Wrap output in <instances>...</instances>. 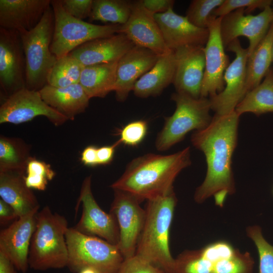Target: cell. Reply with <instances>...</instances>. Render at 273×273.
I'll return each instance as SVG.
<instances>
[{"label": "cell", "instance_id": "1", "mask_svg": "<svg viewBox=\"0 0 273 273\" xmlns=\"http://www.w3.org/2000/svg\"><path fill=\"white\" fill-rule=\"evenodd\" d=\"M239 117L235 110L226 115L215 114L208 126L192 134V145L203 152L207 165L205 178L194 194L197 203L219 192L235 193L232 162L238 142Z\"/></svg>", "mask_w": 273, "mask_h": 273}, {"label": "cell", "instance_id": "2", "mask_svg": "<svg viewBox=\"0 0 273 273\" xmlns=\"http://www.w3.org/2000/svg\"><path fill=\"white\" fill-rule=\"evenodd\" d=\"M190 147L169 155L147 153L132 160L110 187L133 195L142 202L167 194L180 171L191 164Z\"/></svg>", "mask_w": 273, "mask_h": 273}, {"label": "cell", "instance_id": "3", "mask_svg": "<svg viewBox=\"0 0 273 273\" xmlns=\"http://www.w3.org/2000/svg\"><path fill=\"white\" fill-rule=\"evenodd\" d=\"M176 203L173 190L147 200L145 222L135 254L165 273H172L175 264L170 251L169 232Z\"/></svg>", "mask_w": 273, "mask_h": 273}, {"label": "cell", "instance_id": "4", "mask_svg": "<svg viewBox=\"0 0 273 273\" xmlns=\"http://www.w3.org/2000/svg\"><path fill=\"white\" fill-rule=\"evenodd\" d=\"M68 228L66 218L53 212L48 206L38 211L29 249V267L43 271L67 266L66 233Z\"/></svg>", "mask_w": 273, "mask_h": 273}, {"label": "cell", "instance_id": "5", "mask_svg": "<svg viewBox=\"0 0 273 273\" xmlns=\"http://www.w3.org/2000/svg\"><path fill=\"white\" fill-rule=\"evenodd\" d=\"M54 15L51 6L40 22L30 30L19 32L26 63V87L39 91L47 84L49 74L57 61L51 51Z\"/></svg>", "mask_w": 273, "mask_h": 273}, {"label": "cell", "instance_id": "6", "mask_svg": "<svg viewBox=\"0 0 273 273\" xmlns=\"http://www.w3.org/2000/svg\"><path fill=\"white\" fill-rule=\"evenodd\" d=\"M171 99L176 105L173 114L165 118V122L158 134L155 147L159 151H166L181 141L193 130H199L210 123L211 103L205 97L193 98L186 94L175 92Z\"/></svg>", "mask_w": 273, "mask_h": 273}, {"label": "cell", "instance_id": "7", "mask_svg": "<svg viewBox=\"0 0 273 273\" xmlns=\"http://www.w3.org/2000/svg\"><path fill=\"white\" fill-rule=\"evenodd\" d=\"M66 240L67 267L74 273L85 267L93 268L100 273H117L124 259L117 245L82 234L74 228L67 229Z\"/></svg>", "mask_w": 273, "mask_h": 273}, {"label": "cell", "instance_id": "8", "mask_svg": "<svg viewBox=\"0 0 273 273\" xmlns=\"http://www.w3.org/2000/svg\"><path fill=\"white\" fill-rule=\"evenodd\" d=\"M51 5L54 15V28L50 49L57 59L89 41L118 33L120 25H100L78 19L65 12L60 0H52Z\"/></svg>", "mask_w": 273, "mask_h": 273}, {"label": "cell", "instance_id": "9", "mask_svg": "<svg viewBox=\"0 0 273 273\" xmlns=\"http://www.w3.org/2000/svg\"><path fill=\"white\" fill-rule=\"evenodd\" d=\"M114 199L110 212L115 216L119 229L118 247L124 259L135 254L146 217L141 201L129 193L113 190Z\"/></svg>", "mask_w": 273, "mask_h": 273}, {"label": "cell", "instance_id": "10", "mask_svg": "<svg viewBox=\"0 0 273 273\" xmlns=\"http://www.w3.org/2000/svg\"><path fill=\"white\" fill-rule=\"evenodd\" d=\"M225 49L234 53L235 58L224 72L223 90L209 98L211 109L219 115H226L235 111L247 94L248 49L243 48L237 38L232 41Z\"/></svg>", "mask_w": 273, "mask_h": 273}, {"label": "cell", "instance_id": "11", "mask_svg": "<svg viewBox=\"0 0 273 273\" xmlns=\"http://www.w3.org/2000/svg\"><path fill=\"white\" fill-rule=\"evenodd\" d=\"M46 117L56 126L68 120L42 99L39 91L24 87L6 98L0 107V123L19 124L32 120L37 116Z\"/></svg>", "mask_w": 273, "mask_h": 273}, {"label": "cell", "instance_id": "12", "mask_svg": "<svg viewBox=\"0 0 273 273\" xmlns=\"http://www.w3.org/2000/svg\"><path fill=\"white\" fill-rule=\"evenodd\" d=\"M80 204L81 215L73 228L82 234L97 237L117 245L119 229L116 219L113 214L102 210L95 199L92 191L91 175L86 177L82 182L76 211Z\"/></svg>", "mask_w": 273, "mask_h": 273}, {"label": "cell", "instance_id": "13", "mask_svg": "<svg viewBox=\"0 0 273 273\" xmlns=\"http://www.w3.org/2000/svg\"><path fill=\"white\" fill-rule=\"evenodd\" d=\"M245 10L239 9L221 17L220 30L225 49L239 36L246 37L249 57L267 33L273 21V12L271 6L256 15H245Z\"/></svg>", "mask_w": 273, "mask_h": 273}, {"label": "cell", "instance_id": "14", "mask_svg": "<svg viewBox=\"0 0 273 273\" xmlns=\"http://www.w3.org/2000/svg\"><path fill=\"white\" fill-rule=\"evenodd\" d=\"M0 85L6 98L26 87V63L19 32L1 27Z\"/></svg>", "mask_w": 273, "mask_h": 273}, {"label": "cell", "instance_id": "15", "mask_svg": "<svg viewBox=\"0 0 273 273\" xmlns=\"http://www.w3.org/2000/svg\"><path fill=\"white\" fill-rule=\"evenodd\" d=\"M221 17L212 15L209 21V36L204 46L205 65L200 97H212L224 88L223 75L230 63L221 37Z\"/></svg>", "mask_w": 273, "mask_h": 273}, {"label": "cell", "instance_id": "16", "mask_svg": "<svg viewBox=\"0 0 273 273\" xmlns=\"http://www.w3.org/2000/svg\"><path fill=\"white\" fill-rule=\"evenodd\" d=\"M118 33L126 35L135 46L159 56L171 51L165 44L154 15L144 7L142 1L131 2L130 15L125 24L120 25Z\"/></svg>", "mask_w": 273, "mask_h": 273}, {"label": "cell", "instance_id": "17", "mask_svg": "<svg viewBox=\"0 0 273 273\" xmlns=\"http://www.w3.org/2000/svg\"><path fill=\"white\" fill-rule=\"evenodd\" d=\"M39 210L19 217L0 233V251L6 255L15 268L23 273L29 267L30 243Z\"/></svg>", "mask_w": 273, "mask_h": 273}, {"label": "cell", "instance_id": "18", "mask_svg": "<svg viewBox=\"0 0 273 273\" xmlns=\"http://www.w3.org/2000/svg\"><path fill=\"white\" fill-rule=\"evenodd\" d=\"M173 51L175 70L173 84L176 92L199 98L205 65L204 47L185 46Z\"/></svg>", "mask_w": 273, "mask_h": 273}, {"label": "cell", "instance_id": "19", "mask_svg": "<svg viewBox=\"0 0 273 273\" xmlns=\"http://www.w3.org/2000/svg\"><path fill=\"white\" fill-rule=\"evenodd\" d=\"M159 56L148 49L135 46L119 59L113 91L118 101L127 99L136 82L153 67Z\"/></svg>", "mask_w": 273, "mask_h": 273}, {"label": "cell", "instance_id": "20", "mask_svg": "<svg viewBox=\"0 0 273 273\" xmlns=\"http://www.w3.org/2000/svg\"><path fill=\"white\" fill-rule=\"evenodd\" d=\"M167 48L174 51L188 46H203L209 36L208 28H199L191 23L186 16L179 15L170 8L165 13L154 15Z\"/></svg>", "mask_w": 273, "mask_h": 273}, {"label": "cell", "instance_id": "21", "mask_svg": "<svg viewBox=\"0 0 273 273\" xmlns=\"http://www.w3.org/2000/svg\"><path fill=\"white\" fill-rule=\"evenodd\" d=\"M135 45L121 33L89 41L70 54L83 66L118 61Z\"/></svg>", "mask_w": 273, "mask_h": 273}, {"label": "cell", "instance_id": "22", "mask_svg": "<svg viewBox=\"0 0 273 273\" xmlns=\"http://www.w3.org/2000/svg\"><path fill=\"white\" fill-rule=\"evenodd\" d=\"M50 0H0V27L30 30L51 6Z\"/></svg>", "mask_w": 273, "mask_h": 273}, {"label": "cell", "instance_id": "23", "mask_svg": "<svg viewBox=\"0 0 273 273\" xmlns=\"http://www.w3.org/2000/svg\"><path fill=\"white\" fill-rule=\"evenodd\" d=\"M24 173L0 172V196L10 205L19 217L39 210V202L26 185Z\"/></svg>", "mask_w": 273, "mask_h": 273}, {"label": "cell", "instance_id": "24", "mask_svg": "<svg viewBox=\"0 0 273 273\" xmlns=\"http://www.w3.org/2000/svg\"><path fill=\"white\" fill-rule=\"evenodd\" d=\"M43 100L69 120L84 112L90 98L79 83L66 87L46 84L39 90Z\"/></svg>", "mask_w": 273, "mask_h": 273}, {"label": "cell", "instance_id": "25", "mask_svg": "<svg viewBox=\"0 0 273 273\" xmlns=\"http://www.w3.org/2000/svg\"><path fill=\"white\" fill-rule=\"evenodd\" d=\"M175 70L173 51L159 56L153 67L135 83L134 95L139 98L159 96L170 84L173 83Z\"/></svg>", "mask_w": 273, "mask_h": 273}, {"label": "cell", "instance_id": "26", "mask_svg": "<svg viewBox=\"0 0 273 273\" xmlns=\"http://www.w3.org/2000/svg\"><path fill=\"white\" fill-rule=\"evenodd\" d=\"M118 62L84 66L79 83L90 99L103 98L114 91Z\"/></svg>", "mask_w": 273, "mask_h": 273}, {"label": "cell", "instance_id": "27", "mask_svg": "<svg viewBox=\"0 0 273 273\" xmlns=\"http://www.w3.org/2000/svg\"><path fill=\"white\" fill-rule=\"evenodd\" d=\"M273 21L267 33L248 57L247 64V93L259 84L272 62Z\"/></svg>", "mask_w": 273, "mask_h": 273}, {"label": "cell", "instance_id": "28", "mask_svg": "<svg viewBox=\"0 0 273 273\" xmlns=\"http://www.w3.org/2000/svg\"><path fill=\"white\" fill-rule=\"evenodd\" d=\"M235 111L240 116L247 112L257 116L273 113V68H270L259 84L246 94Z\"/></svg>", "mask_w": 273, "mask_h": 273}, {"label": "cell", "instance_id": "29", "mask_svg": "<svg viewBox=\"0 0 273 273\" xmlns=\"http://www.w3.org/2000/svg\"><path fill=\"white\" fill-rule=\"evenodd\" d=\"M29 146L22 139L0 137V172L25 173L30 156Z\"/></svg>", "mask_w": 273, "mask_h": 273}, {"label": "cell", "instance_id": "30", "mask_svg": "<svg viewBox=\"0 0 273 273\" xmlns=\"http://www.w3.org/2000/svg\"><path fill=\"white\" fill-rule=\"evenodd\" d=\"M131 3L125 0H93L89 20L123 25L130 15Z\"/></svg>", "mask_w": 273, "mask_h": 273}, {"label": "cell", "instance_id": "31", "mask_svg": "<svg viewBox=\"0 0 273 273\" xmlns=\"http://www.w3.org/2000/svg\"><path fill=\"white\" fill-rule=\"evenodd\" d=\"M83 67L70 54L60 58L49 74L47 84L56 87H66L78 83Z\"/></svg>", "mask_w": 273, "mask_h": 273}, {"label": "cell", "instance_id": "32", "mask_svg": "<svg viewBox=\"0 0 273 273\" xmlns=\"http://www.w3.org/2000/svg\"><path fill=\"white\" fill-rule=\"evenodd\" d=\"M25 172L24 180L26 186L31 189L39 191L45 190L48 182L55 176L50 164L33 157L29 159Z\"/></svg>", "mask_w": 273, "mask_h": 273}, {"label": "cell", "instance_id": "33", "mask_svg": "<svg viewBox=\"0 0 273 273\" xmlns=\"http://www.w3.org/2000/svg\"><path fill=\"white\" fill-rule=\"evenodd\" d=\"M213 263L199 250L186 251L175 259L172 273H211Z\"/></svg>", "mask_w": 273, "mask_h": 273}, {"label": "cell", "instance_id": "34", "mask_svg": "<svg viewBox=\"0 0 273 273\" xmlns=\"http://www.w3.org/2000/svg\"><path fill=\"white\" fill-rule=\"evenodd\" d=\"M224 0H193L186 12V17L195 26L206 29L214 11Z\"/></svg>", "mask_w": 273, "mask_h": 273}, {"label": "cell", "instance_id": "35", "mask_svg": "<svg viewBox=\"0 0 273 273\" xmlns=\"http://www.w3.org/2000/svg\"><path fill=\"white\" fill-rule=\"evenodd\" d=\"M247 234L257 249L259 258V273H273V246L265 239L258 226L248 228Z\"/></svg>", "mask_w": 273, "mask_h": 273}, {"label": "cell", "instance_id": "36", "mask_svg": "<svg viewBox=\"0 0 273 273\" xmlns=\"http://www.w3.org/2000/svg\"><path fill=\"white\" fill-rule=\"evenodd\" d=\"M254 261L247 253L236 252L213 263L211 273H252Z\"/></svg>", "mask_w": 273, "mask_h": 273}, {"label": "cell", "instance_id": "37", "mask_svg": "<svg viewBox=\"0 0 273 273\" xmlns=\"http://www.w3.org/2000/svg\"><path fill=\"white\" fill-rule=\"evenodd\" d=\"M272 4L271 0H224L212 15L216 18L222 17L241 8H245V13L249 14L257 9L263 10L267 7L271 6Z\"/></svg>", "mask_w": 273, "mask_h": 273}, {"label": "cell", "instance_id": "38", "mask_svg": "<svg viewBox=\"0 0 273 273\" xmlns=\"http://www.w3.org/2000/svg\"><path fill=\"white\" fill-rule=\"evenodd\" d=\"M148 123L144 120L132 121L125 125L119 132L120 144L135 147L144 140L148 131Z\"/></svg>", "mask_w": 273, "mask_h": 273}, {"label": "cell", "instance_id": "39", "mask_svg": "<svg viewBox=\"0 0 273 273\" xmlns=\"http://www.w3.org/2000/svg\"><path fill=\"white\" fill-rule=\"evenodd\" d=\"M117 273L165 272L159 267L134 255L124 259Z\"/></svg>", "mask_w": 273, "mask_h": 273}, {"label": "cell", "instance_id": "40", "mask_svg": "<svg viewBox=\"0 0 273 273\" xmlns=\"http://www.w3.org/2000/svg\"><path fill=\"white\" fill-rule=\"evenodd\" d=\"M201 255L213 263L233 255L236 252L228 242L218 241L211 243L200 250Z\"/></svg>", "mask_w": 273, "mask_h": 273}, {"label": "cell", "instance_id": "41", "mask_svg": "<svg viewBox=\"0 0 273 273\" xmlns=\"http://www.w3.org/2000/svg\"><path fill=\"white\" fill-rule=\"evenodd\" d=\"M64 10L68 14L78 19L89 17L93 0H60Z\"/></svg>", "mask_w": 273, "mask_h": 273}, {"label": "cell", "instance_id": "42", "mask_svg": "<svg viewBox=\"0 0 273 273\" xmlns=\"http://www.w3.org/2000/svg\"><path fill=\"white\" fill-rule=\"evenodd\" d=\"M144 7L153 15L163 13L173 8V0H141Z\"/></svg>", "mask_w": 273, "mask_h": 273}, {"label": "cell", "instance_id": "43", "mask_svg": "<svg viewBox=\"0 0 273 273\" xmlns=\"http://www.w3.org/2000/svg\"><path fill=\"white\" fill-rule=\"evenodd\" d=\"M120 144L119 141L111 146H103L97 149L98 165H106L113 160L115 149Z\"/></svg>", "mask_w": 273, "mask_h": 273}, {"label": "cell", "instance_id": "44", "mask_svg": "<svg viewBox=\"0 0 273 273\" xmlns=\"http://www.w3.org/2000/svg\"><path fill=\"white\" fill-rule=\"evenodd\" d=\"M18 218L13 208L3 200H0V223L1 225L14 222Z\"/></svg>", "mask_w": 273, "mask_h": 273}, {"label": "cell", "instance_id": "45", "mask_svg": "<svg viewBox=\"0 0 273 273\" xmlns=\"http://www.w3.org/2000/svg\"><path fill=\"white\" fill-rule=\"evenodd\" d=\"M97 149L98 148L95 146H89L83 150L81 160L84 165L92 167L98 165Z\"/></svg>", "mask_w": 273, "mask_h": 273}, {"label": "cell", "instance_id": "46", "mask_svg": "<svg viewBox=\"0 0 273 273\" xmlns=\"http://www.w3.org/2000/svg\"><path fill=\"white\" fill-rule=\"evenodd\" d=\"M15 268L9 257L0 251V273H14Z\"/></svg>", "mask_w": 273, "mask_h": 273}, {"label": "cell", "instance_id": "47", "mask_svg": "<svg viewBox=\"0 0 273 273\" xmlns=\"http://www.w3.org/2000/svg\"><path fill=\"white\" fill-rule=\"evenodd\" d=\"M78 273H100L96 269L92 267H85L81 269Z\"/></svg>", "mask_w": 273, "mask_h": 273}, {"label": "cell", "instance_id": "48", "mask_svg": "<svg viewBox=\"0 0 273 273\" xmlns=\"http://www.w3.org/2000/svg\"><path fill=\"white\" fill-rule=\"evenodd\" d=\"M14 273H17V271L15 270H15L14 271Z\"/></svg>", "mask_w": 273, "mask_h": 273}, {"label": "cell", "instance_id": "49", "mask_svg": "<svg viewBox=\"0 0 273 273\" xmlns=\"http://www.w3.org/2000/svg\"><path fill=\"white\" fill-rule=\"evenodd\" d=\"M272 62H273V48H272Z\"/></svg>", "mask_w": 273, "mask_h": 273}, {"label": "cell", "instance_id": "50", "mask_svg": "<svg viewBox=\"0 0 273 273\" xmlns=\"http://www.w3.org/2000/svg\"><path fill=\"white\" fill-rule=\"evenodd\" d=\"M272 8V12H273V7H271Z\"/></svg>", "mask_w": 273, "mask_h": 273}]
</instances>
